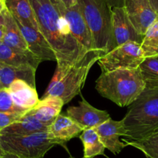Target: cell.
<instances>
[{
    "mask_svg": "<svg viewBox=\"0 0 158 158\" xmlns=\"http://www.w3.org/2000/svg\"><path fill=\"white\" fill-rule=\"evenodd\" d=\"M49 125L38 121L30 111L26 112L19 120L0 130V135L26 136L40 132L48 131Z\"/></svg>",
    "mask_w": 158,
    "mask_h": 158,
    "instance_id": "18",
    "label": "cell"
},
{
    "mask_svg": "<svg viewBox=\"0 0 158 158\" xmlns=\"http://www.w3.org/2000/svg\"><path fill=\"white\" fill-rule=\"evenodd\" d=\"M28 111L21 109L13 102L6 89H0V112L24 114Z\"/></svg>",
    "mask_w": 158,
    "mask_h": 158,
    "instance_id": "26",
    "label": "cell"
},
{
    "mask_svg": "<svg viewBox=\"0 0 158 158\" xmlns=\"http://www.w3.org/2000/svg\"><path fill=\"white\" fill-rule=\"evenodd\" d=\"M123 8L137 33L145 34L147 29L158 19V15L148 0H124Z\"/></svg>",
    "mask_w": 158,
    "mask_h": 158,
    "instance_id": "10",
    "label": "cell"
},
{
    "mask_svg": "<svg viewBox=\"0 0 158 158\" xmlns=\"http://www.w3.org/2000/svg\"><path fill=\"white\" fill-rule=\"evenodd\" d=\"M148 1L156 14L158 15V0H148Z\"/></svg>",
    "mask_w": 158,
    "mask_h": 158,
    "instance_id": "31",
    "label": "cell"
},
{
    "mask_svg": "<svg viewBox=\"0 0 158 158\" xmlns=\"http://www.w3.org/2000/svg\"><path fill=\"white\" fill-rule=\"evenodd\" d=\"M6 9L16 20L27 27L39 30L34 10L30 0H5Z\"/></svg>",
    "mask_w": 158,
    "mask_h": 158,
    "instance_id": "21",
    "label": "cell"
},
{
    "mask_svg": "<svg viewBox=\"0 0 158 158\" xmlns=\"http://www.w3.org/2000/svg\"><path fill=\"white\" fill-rule=\"evenodd\" d=\"M55 1V0H54ZM56 2V1H55ZM59 10L66 19L74 39L87 51L94 50L93 40L78 3L66 8L56 2Z\"/></svg>",
    "mask_w": 158,
    "mask_h": 158,
    "instance_id": "9",
    "label": "cell"
},
{
    "mask_svg": "<svg viewBox=\"0 0 158 158\" xmlns=\"http://www.w3.org/2000/svg\"><path fill=\"white\" fill-rule=\"evenodd\" d=\"M127 130L124 139L139 140L158 131V86H146L128 106L123 118Z\"/></svg>",
    "mask_w": 158,
    "mask_h": 158,
    "instance_id": "2",
    "label": "cell"
},
{
    "mask_svg": "<svg viewBox=\"0 0 158 158\" xmlns=\"http://www.w3.org/2000/svg\"><path fill=\"white\" fill-rule=\"evenodd\" d=\"M24 114L0 112V130L19 120Z\"/></svg>",
    "mask_w": 158,
    "mask_h": 158,
    "instance_id": "27",
    "label": "cell"
},
{
    "mask_svg": "<svg viewBox=\"0 0 158 158\" xmlns=\"http://www.w3.org/2000/svg\"><path fill=\"white\" fill-rule=\"evenodd\" d=\"M84 147V156L85 158H94L103 155L106 147L102 143L95 128L84 130L79 136Z\"/></svg>",
    "mask_w": 158,
    "mask_h": 158,
    "instance_id": "22",
    "label": "cell"
},
{
    "mask_svg": "<svg viewBox=\"0 0 158 158\" xmlns=\"http://www.w3.org/2000/svg\"><path fill=\"white\" fill-rule=\"evenodd\" d=\"M4 27H5V21H4V15L2 12V14L0 15V42H2L3 39Z\"/></svg>",
    "mask_w": 158,
    "mask_h": 158,
    "instance_id": "29",
    "label": "cell"
},
{
    "mask_svg": "<svg viewBox=\"0 0 158 158\" xmlns=\"http://www.w3.org/2000/svg\"><path fill=\"white\" fill-rule=\"evenodd\" d=\"M1 158H22L19 156H16V155L13 154V153H6L2 155V156Z\"/></svg>",
    "mask_w": 158,
    "mask_h": 158,
    "instance_id": "32",
    "label": "cell"
},
{
    "mask_svg": "<svg viewBox=\"0 0 158 158\" xmlns=\"http://www.w3.org/2000/svg\"><path fill=\"white\" fill-rule=\"evenodd\" d=\"M55 1L57 2H58V3H60V5L66 7V8L74 6L78 2V0H55Z\"/></svg>",
    "mask_w": 158,
    "mask_h": 158,
    "instance_id": "28",
    "label": "cell"
},
{
    "mask_svg": "<svg viewBox=\"0 0 158 158\" xmlns=\"http://www.w3.org/2000/svg\"><path fill=\"white\" fill-rule=\"evenodd\" d=\"M57 143L49 136L48 131L26 136L0 135V146L6 153L22 158H44Z\"/></svg>",
    "mask_w": 158,
    "mask_h": 158,
    "instance_id": "6",
    "label": "cell"
},
{
    "mask_svg": "<svg viewBox=\"0 0 158 158\" xmlns=\"http://www.w3.org/2000/svg\"><path fill=\"white\" fill-rule=\"evenodd\" d=\"M140 47L145 58L158 56V19L147 30Z\"/></svg>",
    "mask_w": 158,
    "mask_h": 158,
    "instance_id": "24",
    "label": "cell"
},
{
    "mask_svg": "<svg viewBox=\"0 0 158 158\" xmlns=\"http://www.w3.org/2000/svg\"><path fill=\"white\" fill-rule=\"evenodd\" d=\"M4 153H5V152H4V150H2V147H1V146H0V158L2 157V155H3Z\"/></svg>",
    "mask_w": 158,
    "mask_h": 158,
    "instance_id": "34",
    "label": "cell"
},
{
    "mask_svg": "<svg viewBox=\"0 0 158 158\" xmlns=\"http://www.w3.org/2000/svg\"><path fill=\"white\" fill-rule=\"evenodd\" d=\"M64 105V103L60 98L48 96L42 98L29 111L38 121L50 126L60 114Z\"/></svg>",
    "mask_w": 158,
    "mask_h": 158,
    "instance_id": "19",
    "label": "cell"
},
{
    "mask_svg": "<svg viewBox=\"0 0 158 158\" xmlns=\"http://www.w3.org/2000/svg\"><path fill=\"white\" fill-rule=\"evenodd\" d=\"M77 3L92 33L94 50L107 54L112 38V7L107 0H78Z\"/></svg>",
    "mask_w": 158,
    "mask_h": 158,
    "instance_id": "5",
    "label": "cell"
},
{
    "mask_svg": "<svg viewBox=\"0 0 158 158\" xmlns=\"http://www.w3.org/2000/svg\"><path fill=\"white\" fill-rule=\"evenodd\" d=\"M66 115L77 123L83 130L95 128L111 118L106 111L93 107L83 97L78 106L68 108Z\"/></svg>",
    "mask_w": 158,
    "mask_h": 158,
    "instance_id": "11",
    "label": "cell"
},
{
    "mask_svg": "<svg viewBox=\"0 0 158 158\" xmlns=\"http://www.w3.org/2000/svg\"><path fill=\"white\" fill-rule=\"evenodd\" d=\"M146 86H158V56L146 57L138 68Z\"/></svg>",
    "mask_w": 158,
    "mask_h": 158,
    "instance_id": "25",
    "label": "cell"
},
{
    "mask_svg": "<svg viewBox=\"0 0 158 158\" xmlns=\"http://www.w3.org/2000/svg\"><path fill=\"white\" fill-rule=\"evenodd\" d=\"M112 13V38L109 51L128 42H135L140 44L143 36L137 33L123 7H113Z\"/></svg>",
    "mask_w": 158,
    "mask_h": 158,
    "instance_id": "8",
    "label": "cell"
},
{
    "mask_svg": "<svg viewBox=\"0 0 158 158\" xmlns=\"http://www.w3.org/2000/svg\"><path fill=\"white\" fill-rule=\"evenodd\" d=\"M16 21L27 42L29 51L37 56L42 61L52 60L57 62L55 53L41 32L39 30L23 25L17 20Z\"/></svg>",
    "mask_w": 158,
    "mask_h": 158,
    "instance_id": "13",
    "label": "cell"
},
{
    "mask_svg": "<svg viewBox=\"0 0 158 158\" xmlns=\"http://www.w3.org/2000/svg\"><path fill=\"white\" fill-rule=\"evenodd\" d=\"M123 141L127 146H131L142 151L148 158H158V131L139 140H129L123 138Z\"/></svg>",
    "mask_w": 158,
    "mask_h": 158,
    "instance_id": "23",
    "label": "cell"
},
{
    "mask_svg": "<svg viewBox=\"0 0 158 158\" xmlns=\"http://www.w3.org/2000/svg\"><path fill=\"white\" fill-rule=\"evenodd\" d=\"M83 130H84L69 116L60 114L48 127V133L50 137L57 143V145L66 148V143L73 138L80 136Z\"/></svg>",
    "mask_w": 158,
    "mask_h": 158,
    "instance_id": "14",
    "label": "cell"
},
{
    "mask_svg": "<svg viewBox=\"0 0 158 158\" xmlns=\"http://www.w3.org/2000/svg\"><path fill=\"white\" fill-rule=\"evenodd\" d=\"M13 102L21 109H33L40 99L36 89L23 80H16L7 89Z\"/></svg>",
    "mask_w": 158,
    "mask_h": 158,
    "instance_id": "16",
    "label": "cell"
},
{
    "mask_svg": "<svg viewBox=\"0 0 158 158\" xmlns=\"http://www.w3.org/2000/svg\"><path fill=\"white\" fill-rule=\"evenodd\" d=\"M36 71L32 67H13L0 63V89H7L16 80H23L36 89Z\"/></svg>",
    "mask_w": 158,
    "mask_h": 158,
    "instance_id": "15",
    "label": "cell"
},
{
    "mask_svg": "<svg viewBox=\"0 0 158 158\" xmlns=\"http://www.w3.org/2000/svg\"><path fill=\"white\" fill-rule=\"evenodd\" d=\"M6 8V6L5 0H0V15L2 14V13Z\"/></svg>",
    "mask_w": 158,
    "mask_h": 158,
    "instance_id": "33",
    "label": "cell"
},
{
    "mask_svg": "<svg viewBox=\"0 0 158 158\" xmlns=\"http://www.w3.org/2000/svg\"><path fill=\"white\" fill-rule=\"evenodd\" d=\"M42 60L30 52L16 51L0 42V63L13 67H32L37 69Z\"/></svg>",
    "mask_w": 158,
    "mask_h": 158,
    "instance_id": "17",
    "label": "cell"
},
{
    "mask_svg": "<svg viewBox=\"0 0 158 158\" xmlns=\"http://www.w3.org/2000/svg\"><path fill=\"white\" fill-rule=\"evenodd\" d=\"M95 130L106 149L110 150L113 154H118L127 147V144L119 139L121 136L125 137L127 135V130L123 119L115 121L110 118L95 127Z\"/></svg>",
    "mask_w": 158,
    "mask_h": 158,
    "instance_id": "12",
    "label": "cell"
},
{
    "mask_svg": "<svg viewBox=\"0 0 158 158\" xmlns=\"http://www.w3.org/2000/svg\"><path fill=\"white\" fill-rule=\"evenodd\" d=\"M145 87L146 83L139 68L102 73L95 85L97 92L102 96L120 107L130 106Z\"/></svg>",
    "mask_w": 158,
    "mask_h": 158,
    "instance_id": "3",
    "label": "cell"
},
{
    "mask_svg": "<svg viewBox=\"0 0 158 158\" xmlns=\"http://www.w3.org/2000/svg\"><path fill=\"white\" fill-rule=\"evenodd\" d=\"M145 59L139 44L128 42L114 48L98 60L102 73L138 68Z\"/></svg>",
    "mask_w": 158,
    "mask_h": 158,
    "instance_id": "7",
    "label": "cell"
},
{
    "mask_svg": "<svg viewBox=\"0 0 158 158\" xmlns=\"http://www.w3.org/2000/svg\"><path fill=\"white\" fill-rule=\"evenodd\" d=\"M39 30L57 57V69H65L83 58L86 51L74 39L66 19L54 0H30Z\"/></svg>",
    "mask_w": 158,
    "mask_h": 158,
    "instance_id": "1",
    "label": "cell"
},
{
    "mask_svg": "<svg viewBox=\"0 0 158 158\" xmlns=\"http://www.w3.org/2000/svg\"><path fill=\"white\" fill-rule=\"evenodd\" d=\"M3 15L5 27L2 43L16 51L21 52L29 51L27 42L15 18L6 8L4 10Z\"/></svg>",
    "mask_w": 158,
    "mask_h": 158,
    "instance_id": "20",
    "label": "cell"
},
{
    "mask_svg": "<svg viewBox=\"0 0 158 158\" xmlns=\"http://www.w3.org/2000/svg\"><path fill=\"white\" fill-rule=\"evenodd\" d=\"M69 158H74V157H72V156H71V157H69ZM81 158H85V156H83V157H81Z\"/></svg>",
    "mask_w": 158,
    "mask_h": 158,
    "instance_id": "35",
    "label": "cell"
},
{
    "mask_svg": "<svg viewBox=\"0 0 158 158\" xmlns=\"http://www.w3.org/2000/svg\"><path fill=\"white\" fill-rule=\"evenodd\" d=\"M104 54L101 51L93 50L89 51L81 60L65 69L56 68L52 80L42 98L57 97L64 104L69 102L81 92L89 71Z\"/></svg>",
    "mask_w": 158,
    "mask_h": 158,
    "instance_id": "4",
    "label": "cell"
},
{
    "mask_svg": "<svg viewBox=\"0 0 158 158\" xmlns=\"http://www.w3.org/2000/svg\"><path fill=\"white\" fill-rule=\"evenodd\" d=\"M109 6L112 8L113 7H123L124 0H107Z\"/></svg>",
    "mask_w": 158,
    "mask_h": 158,
    "instance_id": "30",
    "label": "cell"
}]
</instances>
